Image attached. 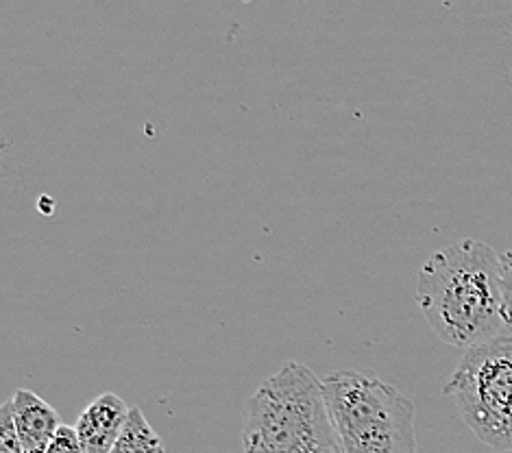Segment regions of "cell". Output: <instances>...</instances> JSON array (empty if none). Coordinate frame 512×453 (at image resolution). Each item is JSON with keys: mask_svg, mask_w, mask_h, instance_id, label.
Returning a JSON list of instances; mask_svg holds the SVG:
<instances>
[{"mask_svg": "<svg viewBox=\"0 0 512 453\" xmlns=\"http://www.w3.org/2000/svg\"><path fill=\"white\" fill-rule=\"evenodd\" d=\"M417 305L445 345L471 349L504 336L502 255L478 238L434 251L417 277Z\"/></svg>", "mask_w": 512, "mask_h": 453, "instance_id": "1", "label": "cell"}, {"mask_svg": "<svg viewBox=\"0 0 512 453\" xmlns=\"http://www.w3.org/2000/svg\"><path fill=\"white\" fill-rule=\"evenodd\" d=\"M245 453H345L329 416L323 379L286 362L260 384L242 412Z\"/></svg>", "mask_w": 512, "mask_h": 453, "instance_id": "2", "label": "cell"}, {"mask_svg": "<svg viewBox=\"0 0 512 453\" xmlns=\"http://www.w3.org/2000/svg\"><path fill=\"white\" fill-rule=\"evenodd\" d=\"M323 390L345 453H417V408L393 384L340 369L323 377Z\"/></svg>", "mask_w": 512, "mask_h": 453, "instance_id": "3", "label": "cell"}, {"mask_svg": "<svg viewBox=\"0 0 512 453\" xmlns=\"http://www.w3.org/2000/svg\"><path fill=\"white\" fill-rule=\"evenodd\" d=\"M445 395L478 440L502 451L512 412V336H497L467 349L449 377Z\"/></svg>", "mask_w": 512, "mask_h": 453, "instance_id": "4", "label": "cell"}, {"mask_svg": "<svg viewBox=\"0 0 512 453\" xmlns=\"http://www.w3.org/2000/svg\"><path fill=\"white\" fill-rule=\"evenodd\" d=\"M131 408L116 393H103L85 408L75 425L83 453H112L129 421Z\"/></svg>", "mask_w": 512, "mask_h": 453, "instance_id": "5", "label": "cell"}, {"mask_svg": "<svg viewBox=\"0 0 512 453\" xmlns=\"http://www.w3.org/2000/svg\"><path fill=\"white\" fill-rule=\"evenodd\" d=\"M14 403V423L24 453H46L51 447L59 427V412L31 390H16L11 397Z\"/></svg>", "mask_w": 512, "mask_h": 453, "instance_id": "6", "label": "cell"}, {"mask_svg": "<svg viewBox=\"0 0 512 453\" xmlns=\"http://www.w3.org/2000/svg\"><path fill=\"white\" fill-rule=\"evenodd\" d=\"M112 453H166V447L144 412L140 408H131L129 421Z\"/></svg>", "mask_w": 512, "mask_h": 453, "instance_id": "7", "label": "cell"}, {"mask_svg": "<svg viewBox=\"0 0 512 453\" xmlns=\"http://www.w3.org/2000/svg\"><path fill=\"white\" fill-rule=\"evenodd\" d=\"M0 453H24L14 423V403L11 399L0 408Z\"/></svg>", "mask_w": 512, "mask_h": 453, "instance_id": "8", "label": "cell"}, {"mask_svg": "<svg viewBox=\"0 0 512 453\" xmlns=\"http://www.w3.org/2000/svg\"><path fill=\"white\" fill-rule=\"evenodd\" d=\"M502 297H504V329L512 336V249L502 255Z\"/></svg>", "mask_w": 512, "mask_h": 453, "instance_id": "9", "label": "cell"}, {"mask_svg": "<svg viewBox=\"0 0 512 453\" xmlns=\"http://www.w3.org/2000/svg\"><path fill=\"white\" fill-rule=\"evenodd\" d=\"M46 453H83L77 430L70 425H62L57 430L51 447H48Z\"/></svg>", "mask_w": 512, "mask_h": 453, "instance_id": "10", "label": "cell"}]
</instances>
